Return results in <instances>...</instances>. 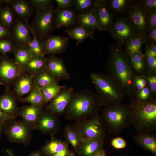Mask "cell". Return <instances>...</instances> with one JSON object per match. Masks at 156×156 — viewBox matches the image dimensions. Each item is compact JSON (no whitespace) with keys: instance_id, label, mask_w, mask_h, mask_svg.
<instances>
[{"instance_id":"6da1fadb","label":"cell","mask_w":156,"mask_h":156,"mask_svg":"<svg viewBox=\"0 0 156 156\" xmlns=\"http://www.w3.org/2000/svg\"><path fill=\"white\" fill-rule=\"evenodd\" d=\"M109 74L115 80L125 93L131 96L135 90V77L128 58L117 45L110 48L107 64Z\"/></svg>"},{"instance_id":"7a4b0ae2","label":"cell","mask_w":156,"mask_h":156,"mask_svg":"<svg viewBox=\"0 0 156 156\" xmlns=\"http://www.w3.org/2000/svg\"><path fill=\"white\" fill-rule=\"evenodd\" d=\"M96 94L90 90L73 92L64 113L69 120H79L98 113L102 105Z\"/></svg>"},{"instance_id":"3957f363","label":"cell","mask_w":156,"mask_h":156,"mask_svg":"<svg viewBox=\"0 0 156 156\" xmlns=\"http://www.w3.org/2000/svg\"><path fill=\"white\" fill-rule=\"evenodd\" d=\"M130 107L131 124L137 134H155L156 131V100L148 102L131 98Z\"/></svg>"},{"instance_id":"277c9868","label":"cell","mask_w":156,"mask_h":156,"mask_svg":"<svg viewBox=\"0 0 156 156\" xmlns=\"http://www.w3.org/2000/svg\"><path fill=\"white\" fill-rule=\"evenodd\" d=\"M101 116L106 131L111 134L118 135L131 124L129 105L121 102L104 106Z\"/></svg>"},{"instance_id":"5b68a950","label":"cell","mask_w":156,"mask_h":156,"mask_svg":"<svg viewBox=\"0 0 156 156\" xmlns=\"http://www.w3.org/2000/svg\"><path fill=\"white\" fill-rule=\"evenodd\" d=\"M90 77L103 105L121 102L123 100L125 93L109 73L94 72Z\"/></svg>"},{"instance_id":"8992f818","label":"cell","mask_w":156,"mask_h":156,"mask_svg":"<svg viewBox=\"0 0 156 156\" xmlns=\"http://www.w3.org/2000/svg\"><path fill=\"white\" fill-rule=\"evenodd\" d=\"M54 7L51 5L36 10L30 26L31 30L40 40H43L55 27Z\"/></svg>"},{"instance_id":"52a82bcc","label":"cell","mask_w":156,"mask_h":156,"mask_svg":"<svg viewBox=\"0 0 156 156\" xmlns=\"http://www.w3.org/2000/svg\"><path fill=\"white\" fill-rule=\"evenodd\" d=\"M83 138L94 139L104 142L106 130L101 116L98 113L89 117L77 120L75 126Z\"/></svg>"},{"instance_id":"ba28073f","label":"cell","mask_w":156,"mask_h":156,"mask_svg":"<svg viewBox=\"0 0 156 156\" xmlns=\"http://www.w3.org/2000/svg\"><path fill=\"white\" fill-rule=\"evenodd\" d=\"M27 72L25 69L18 66L6 55L0 56V85L5 87L14 85L16 79Z\"/></svg>"},{"instance_id":"9c48e42d","label":"cell","mask_w":156,"mask_h":156,"mask_svg":"<svg viewBox=\"0 0 156 156\" xmlns=\"http://www.w3.org/2000/svg\"><path fill=\"white\" fill-rule=\"evenodd\" d=\"M31 129L24 121L14 120L4 124L3 132L11 142L26 144L31 138Z\"/></svg>"},{"instance_id":"30bf717a","label":"cell","mask_w":156,"mask_h":156,"mask_svg":"<svg viewBox=\"0 0 156 156\" xmlns=\"http://www.w3.org/2000/svg\"><path fill=\"white\" fill-rule=\"evenodd\" d=\"M109 30L117 45L120 47L131 37L140 35L127 17L118 19Z\"/></svg>"},{"instance_id":"8fae6325","label":"cell","mask_w":156,"mask_h":156,"mask_svg":"<svg viewBox=\"0 0 156 156\" xmlns=\"http://www.w3.org/2000/svg\"><path fill=\"white\" fill-rule=\"evenodd\" d=\"M127 17L140 35L145 38L148 31L147 12L140 1H133L128 10Z\"/></svg>"},{"instance_id":"7c38bea8","label":"cell","mask_w":156,"mask_h":156,"mask_svg":"<svg viewBox=\"0 0 156 156\" xmlns=\"http://www.w3.org/2000/svg\"><path fill=\"white\" fill-rule=\"evenodd\" d=\"M11 40L16 47L27 46L32 37L31 36V29L28 22L19 18L15 19L11 30Z\"/></svg>"},{"instance_id":"4fadbf2b","label":"cell","mask_w":156,"mask_h":156,"mask_svg":"<svg viewBox=\"0 0 156 156\" xmlns=\"http://www.w3.org/2000/svg\"><path fill=\"white\" fill-rule=\"evenodd\" d=\"M107 0L94 1L93 8L100 31L109 30L113 25L114 16L106 7Z\"/></svg>"},{"instance_id":"5bb4252c","label":"cell","mask_w":156,"mask_h":156,"mask_svg":"<svg viewBox=\"0 0 156 156\" xmlns=\"http://www.w3.org/2000/svg\"><path fill=\"white\" fill-rule=\"evenodd\" d=\"M56 115L47 110H43L37 121L35 129L52 135L56 134L60 128L59 121Z\"/></svg>"},{"instance_id":"9a60e30c","label":"cell","mask_w":156,"mask_h":156,"mask_svg":"<svg viewBox=\"0 0 156 156\" xmlns=\"http://www.w3.org/2000/svg\"><path fill=\"white\" fill-rule=\"evenodd\" d=\"M73 92V90L71 87H66L63 89L50 101L47 107V110L56 115L64 113Z\"/></svg>"},{"instance_id":"2e32d148","label":"cell","mask_w":156,"mask_h":156,"mask_svg":"<svg viewBox=\"0 0 156 156\" xmlns=\"http://www.w3.org/2000/svg\"><path fill=\"white\" fill-rule=\"evenodd\" d=\"M69 38L56 35L48 37L43 42L44 54L53 55L61 53L66 49Z\"/></svg>"},{"instance_id":"e0dca14e","label":"cell","mask_w":156,"mask_h":156,"mask_svg":"<svg viewBox=\"0 0 156 156\" xmlns=\"http://www.w3.org/2000/svg\"><path fill=\"white\" fill-rule=\"evenodd\" d=\"M47 58L46 69L59 80L69 79L70 75L62 60L53 55Z\"/></svg>"},{"instance_id":"ac0fdd59","label":"cell","mask_w":156,"mask_h":156,"mask_svg":"<svg viewBox=\"0 0 156 156\" xmlns=\"http://www.w3.org/2000/svg\"><path fill=\"white\" fill-rule=\"evenodd\" d=\"M43 106L31 105L19 108L18 115L31 129H35L38 118L43 111Z\"/></svg>"},{"instance_id":"d6986e66","label":"cell","mask_w":156,"mask_h":156,"mask_svg":"<svg viewBox=\"0 0 156 156\" xmlns=\"http://www.w3.org/2000/svg\"><path fill=\"white\" fill-rule=\"evenodd\" d=\"M27 73L19 77L14 84L13 93L17 99H19L23 96L29 94L34 86V74H27Z\"/></svg>"},{"instance_id":"ffe728a7","label":"cell","mask_w":156,"mask_h":156,"mask_svg":"<svg viewBox=\"0 0 156 156\" xmlns=\"http://www.w3.org/2000/svg\"><path fill=\"white\" fill-rule=\"evenodd\" d=\"M16 99L10 87H5L4 92L0 95V110L7 114L17 116L19 108Z\"/></svg>"},{"instance_id":"44dd1931","label":"cell","mask_w":156,"mask_h":156,"mask_svg":"<svg viewBox=\"0 0 156 156\" xmlns=\"http://www.w3.org/2000/svg\"><path fill=\"white\" fill-rule=\"evenodd\" d=\"M18 18L25 22L32 15L34 8L29 0H12L9 5Z\"/></svg>"},{"instance_id":"7402d4cb","label":"cell","mask_w":156,"mask_h":156,"mask_svg":"<svg viewBox=\"0 0 156 156\" xmlns=\"http://www.w3.org/2000/svg\"><path fill=\"white\" fill-rule=\"evenodd\" d=\"M103 142L90 138H83L77 152L79 156H96L103 150Z\"/></svg>"},{"instance_id":"603a6c76","label":"cell","mask_w":156,"mask_h":156,"mask_svg":"<svg viewBox=\"0 0 156 156\" xmlns=\"http://www.w3.org/2000/svg\"><path fill=\"white\" fill-rule=\"evenodd\" d=\"M55 27H69L74 23L75 14L71 9H62L55 11Z\"/></svg>"},{"instance_id":"cb8c5ba5","label":"cell","mask_w":156,"mask_h":156,"mask_svg":"<svg viewBox=\"0 0 156 156\" xmlns=\"http://www.w3.org/2000/svg\"><path fill=\"white\" fill-rule=\"evenodd\" d=\"M133 138L144 149L156 156V135L155 134H137Z\"/></svg>"},{"instance_id":"d4e9b609","label":"cell","mask_w":156,"mask_h":156,"mask_svg":"<svg viewBox=\"0 0 156 156\" xmlns=\"http://www.w3.org/2000/svg\"><path fill=\"white\" fill-rule=\"evenodd\" d=\"M79 25L88 29L100 31L99 28L92 6L81 14L78 18Z\"/></svg>"},{"instance_id":"484cf974","label":"cell","mask_w":156,"mask_h":156,"mask_svg":"<svg viewBox=\"0 0 156 156\" xmlns=\"http://www.w3.org/2000/svg\"><path fill=\"white\" fill-rule=\"evenodd\" d=\"M67 147L66 142L52 137L43 146L42 151L46 156H52Z\"/></svg>"},{"instance_id":"4316f807","label":"cell","mask_w":156,"mask_h":156,"mask_svg":"<svg viewBox=\"0 0 156 156\" xmlns=\"http://www.w3.org/2000/svg\"><path fill=\"white\" fill-rule=\"evenodd\" d=\"M47 58L44 56H32L24 68L27 72L35 74L46 69Z\"/></svg>"},{"instance_id":"83f0119b","label":"cell","mask_w":156,"mask_h":156,"mask_svg":"<svg viewBox=\"0 0 156 156\" xmlns=\"http://www.w3.org/2000/svg\"><path fill=\"white\" fill-rule=\"evenodd\" d=\"M34 84L40 89L52 83H58L59 80L46 69L34 74Z\"/></svg>"},{"instance_id":"f1b7e54d","label":"cell","mask_w":156,"mask_h":156,"mask_svg":"<svg viewBox=\"0 0 156 156\" xmlns=\"http://www.w3.org/2000/svg\"><path fill=\"white\" fill-rule=\"evenodd\" d=\"M66 139L77 152L83 138L77 129L74 126L67 125L64 129Z\"/></svg>"},{"instance_id":"f546056e","label":"cell","mask_w":156,"mask_h":156,"mask_svg":"<svg viewBox=\"0 0 156 156\" xmlns=\"http://www.w3.org/2000/svg\"><path fill=\"white\" fill-rule=\"evenodd\" d=\"M65 31L71 38L78 42H82L88 38H92L93 36V30L79 25L73 28L67 29Z\"/></svg>"},{"instance_id":"4dcf8cb0","label":"cell","mask_w":156,"mask_h":156,"mask_svg":"<svg viewBox=\"0 0 156 156\" xmlns=\"http://www.w3.org/2000/svg\"><path fill=\"white\" fill-rule=\"evenodd\" d=\"M145 42V38L140 35L131 37L127 40L125 44V53L129 56L135 53H142V47Z\"/></svg>"},{"instance_id":"1f68e13d","label":"cell","mask_w":156,"mask_h":156,"mask_svg":"<svg viewBox=\"0 0 156 156\" xmlns=\"http://www.w3.org/2000/svg\"><path fill=\"white\" fill-rule=\"evenodd\" d=\"M13 54L15 63L23 68L32 57L27 46L16 47Z\"/></svg>"},{"instance_id":"d6a6232c","label":"cell","mask_w":156,"mask_h":156,"mask_svg":"<svg viewBox=\"0 0 156 156\" xmlns=\"http://www.w3.org/2000/svg\"><path fill=\"white\" fill-rule=\"evenodd\" d=\"M19 101L30 103L31 105L43 106L47 103L40 89L34 84L29 95L27 96L19 99Z\"/></svg>"},{"instance_id":"836d02e7","label":"cell","mask_w":156,"mask_h":156,"mask_svg":"<svg viewBox=\"0 0 156 156\" xmlns=\"http://www.w3.org/2000/svg\"><path fill=\"white\" fill-rule=\"evenodd\" d=\"M14 14L11 8L8 5L2 8L0 10V24L11 30L15 20Z\"/></svg>"},{"instance_id":"e575fe53","label":"cell","mask_w":156,"mask_h":156,"mask_svg":"<svg viewBox=\"0 0 156 156\" xmlns=\"http://www.w3.org/2000/svg\"><path fill=\"white\" fill-rule=\"evenodd\" d=\"M66 87L60 86L58 83H53L40 89L41 92L47 103L50 101Z\"/></svg>"},{"instance_id":"d590c367","label":"cell","mask_w":156,"mask_h":156,"mask_svg":"<svg viewBox=\"0 0 156 156\" xmlns=\"http://www.w3.org/2000/svg\"><path fill=\"white\" fill-rule=\"evenodd\" d=\"M31 40L27 46L32 56H44L43 42L39 39L31 30Z\"/></svg>"},{"instance_id":"8d00e7d4","label":"cell","mask_w":156,"mask_h":156,"mask_svg":"<svg viewBox=\"0 0 156 156\" xmlns=\"http://www.w3.org/2000/svg\"><path fill=\"white\" fill-rule=\"evenodd\" d=\"M132 1L111 0L108 1L109 8L114 13H122L129 9Z\"/></svg>"},{"instance_id":"74e56055","label":"cell","mask_w":156,"mask_h":156,"mask_svg":"<svg viewBox=\"0 0 156 156\" xmlns=\"http://www.w3.org/2000/svg\"><path fill=\"white\" fill-rule=\"evenodd\" d=\"M129 57L131 66L136 71L141 72L144 70L145 66L144 57L145 55L142 53H134Z\"/></svg>"},{"instance_id":"f35d334b","label":"cell","mask_w":156,"mask_h":156,"mask_svg":"<svg viewBox=\"0 0 156 156\" xmlns=\"http://www.w3.org/2000/svg\"><path fill=\"white\" fill-rule=\"evenodd\" d=\"M16 47L11 40H0V53L2 54L13 53Z\"/></svg>"},{"instance_id":"ab89813d","label":"cell","mask_w":156,"mask_h":156,"mask_svg":"<svg viewBox=\"0 0 156 156\" xmlns=\"http://www.w3.org/2000/svg\"><path fill=\"white\" fill-rule=\"evenodd\" d=\"M94 2L92 0H76L75 4L78 11H83L92 7Z\"/></svg>"},{"instance_id":"60d3db41","label":"cell","mask_w":156,"mask_h":156,"mask_svg":"<svg viewBox=\"0 0 156 156\" xmlns=\"http://www.w3.org/2000/svg\"><path fill=\"white\" fill-rule=\"evenodd\" d=\"M135 99L144 102H149L153 99L151 98L150 90L146 87H144L138 92Z\"/></svg>"},{"instance_id":"b9f144b4","label":"cell","mask_w":156,"mask_h":156,"mask_svg":"<svg viewBox=\"0 0 156 156\" xmlns=\"http://www.w3.org/2000/svg\"><path fill=\"white\" fill-rule=\"evenodd\" d=\"M30 3L36 10L42 9L52 5L51 0H29Z\"/></svg>"},{"instance_id":"7bdbcfd3","label":"cell","mask_w":156,"mask_h":156,"mask_svg":"<svg viewBox=\"0 0 156 156\" xmlns=\"http://www.w3.org/2000/svg\"><path fill=\"white\" fill-rule=\"evenodd\" d=\"M110 144L113 148L117 149H123L127 145L125 140L123 138L119 137L113 138L111 141Z\"/></svg>"},{"instance_id":"ee69618b","label":"cell","mask_w":156,"mask_h":156,"mask_svg":"<svg viewBox=\"0 0 156 156\" xmlns=\"http://www.w3.org/2000/svg\"><path fill=\"white\" fill-rule=\"evenodd\" d=\"M140 1L146 12L156 11V0H144Z\"/></svg>"},{"instance_id":"f6af8a7d","label":"cell","mask_w":156,"mask_h":156,"mask_svg":"<svg viewBox=\"0 0 156 156\" xmlns=\"http://www.w3.org/2000/svg\"><path fill=\"white\" fill-rule=\"evenodd\" d=\"M156 27L148 30L145 37V42L146 44L150 45L156 44Z\"/></svg>"},{"instance_id":"bcb514c9","label":"cell","mask_w":156,"mask_h":156,"mask_svg":"<svg viewBox=\"0 0 156 156\" xmlns=\"http://www.w3.org/2000/svg\"><path fill=\"white\" fill-rule=\"evenodd\" d=\"M147 24L148 31L156 27V11L147 12Z\"/></svg>"},{"instance_id":"7dc6e473","label":"cell","mask_w":156,"mask_h":156,"mask_svg":"<svg viewBox=\"0 0 156 156\" xmlns=\"http://www.w3.org/2000/svg\"><path fill=\"white\" fill-rule=\"evenodd\" d=\"M145 55L147 64L149 69L152 72H155L156 71V57L146 53Z\"/></svg>"},{"instance_id":"c3c4849f","label":"cell","mask_w":156,"mask_h":156,"mask_svg":"<svg viewBox=\"0 0 156 156\" xmlns=\"http://www.w3.org/2000/svg\"><path fill=\"white\" fill-rule=\"evenodd\" d=\"M146 84V78L142 76L135 77V88L138 92L145 87Z\"/></svg>"},{"instance_id":"681fc988","label":"cell","mask_w":156,"mask_h":156,"mask_svg":"<svg viewBox=\"0 0 156 156\" xmlns=\"http://www.w3.org/2000/svg\"><path fill=\"white\" fill-rule=\"evenodd\" d=\"M57 7L56 11L64 9H71L73 4V2L71 0H56Z\"/></svg>"},{"instance_id":"f907efd6","label":"cell","mask_w":156,"mask_h":156,"mask_svg":"<svg viewBox=\"0 0 156 156\" xmlns=\"http://www.w3.org/2000/svg\"><path fill=\"white\" fill-rule=\"evenodd\" d=\"M11 30L7 29L0 24V40H11Z\"/></svg>"},{"instance_id":"816d5d0a","label":"cell","mask_w":156,"mask_h":156,"mask_svg":"<svg viewBox=\"0 0 156 156\" xmlns=\"http://www.w3.org/2000/svg\"><path fill=\"white\" fill-rule=\"evenodd\" d=\"M16 116L7 114L0 110V122L4 124L14 120Z\"/></svg>"},{"instance_id":"f5cc1de1","label":"cell","mask_w":156,"mask_h":156,"mask_svg":"<svg viewBox=\"0 0 156 156\" xmlns=\"http://www.w3.org/2000/svg\"><path fill=\"white\" fill-rule=\"evenodd\" d=\"M151 91L155 92L156 90V77L155 75H149L146 77Z\"/></svg>"},{"instance_id":"db71d44e","label":"cell","mask_w":156,"mask_h":156,"mask_svg":"<svg viewBox=\"0 0 156 156\" xmlns=\"http://www.w3.org/2000/svg\"><path fill=\"white\" fill-rule=\"evenodd\" d=\"M146 53L156 57V44L150 45L146 44Z\"/></svg>"},{"instance_id":"11a10c76","label":"cell","mask_w":156,"mask_h":156,"mask_svg":"<svg viewBox=\"0 0 156 156\" xmlns=\"http://www.w3.org/2000/svg\"><path fill=\"white\" fill-rule=\"evenodd\" d=\"M69 151L68 147L66 148L63 150L58 153L52 156H66L69 153Z\"/></svg>"},{"instance_id":"9f6ffc18","label":"cell","mask_w":156,"mask_h":156,"mask_svg":"<svg viewBox=\"0 0 156 156\" xmlns=\"http://www.w3.org/2000/svg\"><path fill=\"white\" fill-rule=\"evenodd\" d=\"M4 124L0 122V140L1 138L2 133L3 132V129Z\"/></svg>"},{"instance_id":"6f0895ef","label":"cell","mask_w":156,"mask_h":156,"mask_svg":"<svg viewBox=\"0 0 156 156\" xmlns=\"http://www.w3.org/2000/svg\"><path fill=\"white\" fill-rule=\"evenodd\" d=\"M29 156H42L40 152L37 151L32 153Z\"/></svg>"},{"instance_id":"680465c9","label":"cell","mask_w":156,"mask_h":156,"mask_svg":"<svg viewBox=\"0 0 156 156\" xmlns=\"http://www.w3.org/2000/svg\"><path fill=\"white\" fill-rule=\"evenodd\" d=\"M96 156H106L105 152L102 150Z\"/></svg>"},{"instance_id":"91938a15","label":"cell","mask_w":156,"mask_h":156,"mask_svg":"<svg viewBox=\"0 0 156 156\" xmlns=\"http://www.w3.org/2000/svg\"><path fill=\"white\" fill-rule=\"evenodd\" d=\"M6 151L8 156H15L11 150L7 149L6 150Z\"/></svg>"},{"instance_id":"94428289","label":"cell","mask_w":156,"mask_h":156,"mask_svg":"<svg viewBox=\"0 0 156 156\" xmlns=\"http://www.w3.org/2000/svg\"><path fill=\"white\" fill-rule=\"evenodd\" d=\"M66 156H75L72 151H69V153Z\"/></svg>"},{"instance_id":"6125c7cd","label":"cell","mask_w":156,"mask_h":156,"mask_svg":"<svg viewBox=\"0 0 156 156\" xmlns=\"http://www.w3.org/2000/svg\"><path fill=\"white\" fill-rule=\"evenodd\" d=\"M2 4L1 2L0 1V10L1 9L2 7Z\"/></svg>"},{"instance_id":"be15d7a7","label":"cell","mask_w":156,"mask_h":156,"mask_svg":"<svg viewBox=\"0 0 156 156\" xmlns=\"http://www.w3.org/2000/svg\"><path fill=\"white\" fill-rule=\"evenodd\" d=\"M119 156H125L123 155H120Z\"/></svg>"}]
</instances>
